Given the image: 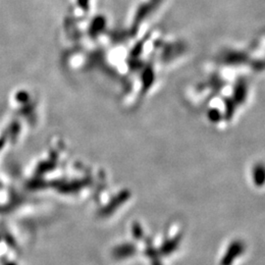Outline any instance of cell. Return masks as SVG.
<instances>
[{"mask_svg":"<svg viewBox=\"0 0 265 265\" xmlns=\"http://www.w3.org/2000/svg\"><path fill=\"white\" fill-rule=\"evenodd\" d=\"M252 179L255 185L262 186L265 184V165L258 163L253 167Z\"/></svg>","mask_w":265,"mask_h":265,"instance_id":"6da1fadb","label":"cell"},{"mask_svg":"<svg viewBox=\"0 0 265 265\" xmlns=\"http://www.w3.org/2000/svg\"><path fill=\"white\" fill-rule=\"evenodd\" d=\"M227 254H226V257H225V261H231V260H234L233 258L235 256H238L242 253V251H244V245L243 243L241 242H235L233 243V245H230V247L228 248L227 250Z\"/></svg>","mask_w":265,"mask_h":265,"instance_id":"7a4b0ae2","label":"cell"}]
</instances>
